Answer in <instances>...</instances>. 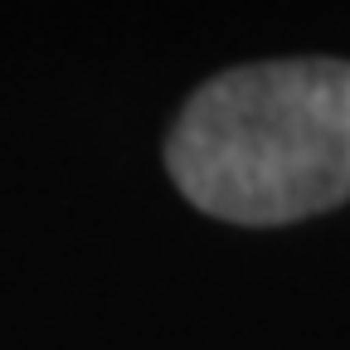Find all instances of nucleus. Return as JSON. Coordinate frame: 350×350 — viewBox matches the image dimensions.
<instances>
[{"instance_id": "f257e3e1", "label": "nucleus", "mask_w": 350, "mask_h": 350, "mask_svg": "<svg viewBox=\"0 0 350 350\" xmlns=\"http://www.w3.org/2000/svg\"><path fill=\"white\" fill-rule=\"evenodd\" d=\"M180 195L229 224H292L350 200V64L282 59L209 78L175 117Z\"/></svg>"}]
</instances>
